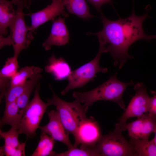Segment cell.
Listing matches in <instances>:
<instances>
[{
	"instance_id": "cell-18",
	"label": "cell",
	"mask_w": 156,
	"mask_h": 156,
	"mask_svg": "<svg viewBox=\"0 0 156 156\" xmlns=\"http://www.w3.org/2000/svg\"><path fill=\"white\" fill-rule=\"evenodd\" d=\"M129 142L134 148L137 156H156V145L153 140L129 137Z\"/></svg>"
},
{
	"instance_id": "cell-26",
	"label": "cell",
	"mask_w": 156,
	"mask_h": 156,
	"mask_svg": "<svg viewBox=\"0 0 156 156\" xmlns=\"http://www.w3.org/2000/svg\"><path fill=\"white\" fill-rule=\"evenodd\" d=\"M96 8L97 11L100 13L102 12L101 6L104 4L107 3L112 4V0H87Z\"/></svg>"
},
{
	"instance_id": "cell-6",
	"label": "cell",
	"mask_w": 156,
	"mask_h": 156,
	"mask_svg": "<svg viewBox=\"0 0 156 156\" xmlns=\"http://www.w3.org/2000/svg\"><path fill=\"white\" fill-rule=\"evenodd\" d=\"M122 131H114L102 135L94 147L99 156H137L132 146L122 135Z\"/></svg>"
},
{
	"instance_id": "cell-22",
	"label": "cell",
	"mask_w": 156,
	"mask_h": 156,
	"mask_svg": "<svg viewBox=\"0 0 156 156\" xmlns=\"http://www.w3.org/2000/svg\"><path fill=\"white\" fill-rule=\"evenodd\" d=\"M53 156H99V155L94 148L81 146L80 148L74 147L64 152H55Z\"/></svg>"
},
{
	"instance_id": "cell-9",
	"label": "cell",
	"mask_w": 156,
	"mask_h": 156,
	"mask_svg": "<svg viewBox=\"0 0 156 156\" xmlns=\"http://www.w3.org/2000/svg\"><path fill=\"white\" fill-rule=\"evenodd\" d=\"M51 4L44 9L35 13L25 14L31 19V25L28 31V38L32 40L34 39L33 34L41 25L49 21H53L57 16L62 15L64 17L69 16L65 11L63 0H52Z\"/></svg>"
},
{
	"instance_id": "cell-30",
	"label": "cell",
	"mask_w": 156,
	"mask_h": 156,
	"mask_svg": "<svg viewBox=\"0 0 156 156\" xmlns=\"http://www.w3.org/2000/svg\"><path fill=\"white\" fill-rule=\"evenodd\" d=\"M154 133H155V136L154 138L152 140L154 143L156 145V131Z\"/></svg>"
},
{
	"instance_id": "cell-21",
	"label": "cell",
	"mask_w": 156,
	"mask_h": 156,
	"mask_svg": "<svg viewBox=\"0 0 156 156\" xmlns=\"http://www.w3.org/2000/svg\"><path fill=\"white\" fill-rule=\"evenodd\" d=\"M143 115V120L141 139L148 140L151 135L156 131V116L148 112Z\"/></svg>"
},
{
	"instance_id": "cell-13",
	"label": "cell",
	"mask_w": 156,
	"mask_h": 156,
	"mask_svg": "<svg viewBox=\"0 0 156 156\" xmlns=\"http://www.w3.org/2000/svg\"><path fill=\"white\" fill-rule=\"evenodd\" d=\"M18 58L14 56L8 58L0 70V102L4 97L12 78L18 71L19 66Z\"/></svg>"
},
{
	"instance_id": "cell-11",
	"label": "cell",
	"mask_w": 156,
	"mask_h": 156,
	"mask_svg": "<svg viewBox=\"0 0 156 156\" xmlns=\"http://www.w3.org/2000/svg\"><path fill=\"white\" fill-rule=\"evenodd\" d=\"M49 121L45 126H39L38 128L55 141L60 142L66 145L69 150L74 146L70 140L69 132L64 127L58 113L52 110L48 113Z\"/></svg>"
},
{
	"instance_id": "cell-3",
	"label": "cell",
	"mask_w": 156,
	"mask_h": 156,
	"mask_svg": "<svg viewBox=\"0 0 156 156\" xmlns=\"http://www.w3.org/2000/svg\"><path fill=\"white\" fill-rule=\"evenodd\" d=\"M17 6L15 18L10 27V32L7 37H0V48L12 45L14 51V56L18 58L21 52L27 49L31 42L27 36L30 26L25 23L23 9L25 7L23 0H12Z\"/></svg>"
},
{
	"instance_id": "cell-27",
	"label": "cell",
	"mask_w": 156,
	"mask_h": 156,
	"mask_svg": "<svg viewBox=\"0 0 156 156\" xmlns=\"http://www.w3.org/2000/svg\"><path fill=\"white\" fill-rule=\"evenodd\" d=\"M153 96L150 98L149 107L148 112L156 116V92L151 91Z\"/></svg>"
},
{
	"instance_id": "cell-28",
	"label": "cell",
	"mask_w": 156,
	"mask_h": 156,
	"mask_svg": "<svg viewBox=\"0 0 156 156\" xmlns=\"http://www.w3.org/2000/svg\"><path fill=\"white\" fill-rule=\"evenodd\" d=\"M25 8L29 10V8H28L27 5V0H23Z\"/></svg>"
},
{
	"instance_id": "cell-4",
	"label": "cell",
	"mask_w": 156,
	"mask_h": 156,
	"mask_svg": "<svg viewBox=\"0 0 156 156\" xmlns=\"http://www.w3.org/2000/svg\"><path fill=\"white\" fill-rule=\"evenodd\" d=\"M49 86L52 97L48 99L47 103L50 105H53L56 107L65 128L75 138L80 124L88 118L87 112L80 102L76 99L71 102L63 100L56 94L52 87Z\"/></svg>"
},
{
	"instance_id": "cell-17",
	"label": "cell",
	"mask_w": 156,
	"mask_h": 156,
	"mask_svg": "<svg viewBox=\"0 0 156 156\" xmlns=\"http://www.w3.org/2000/svg\"><path fill=\"white\" fill-rule=\"evenodd\" d=\"M64 6L70 13L85 20L94 16L90 12L88 5L85 0H63Z\"/></svg>"
},
{
	"instance_id": "cell-10",
	"label": "cell",
	"mask_w": 156,
	"mask_h": 156,
	"mask_svg": "<svg viewBox=\"0 0 156 156\" xmlns=\"http://www.w3.org/2000/svg\"><path fill=\"white\" fill-rule=\"evenodd\" d=\"M102 135L97 122L92 117H88L80 124L73 146L77 147L81 144V146L94 148Z\"/></svg>"
},
{
	"instance_id": "cell-14",
	"label": "cell",
	"mask_w": 156,
	"mask_h": 156,
	"mask_svg": "<svg viewBox=\"0 0 156 156\" xmlns=\"http://www.w3.org/2000/svg\"><path fill=\"white\" fill-rule=\"evenodd\" d=\"M25 112L20 109L16 101L6 103L3 116L0 120V127L8 125L18 130Z\"/></svg>"
},
{
	"instance_id": "cell-29",
	"label": "cell",
	"mask_w": 156,
	"mask_h": 156,
	"mask_svg": "<svg viewBox=\"0 0 156 156\" xmlns=\"http://www.w3.org/2000/svg\"><path fill=\"white\" fill-rule=\"evenodd\" d=\"M34 0H27V5L28 8L29 9L30 7L32 2Z\"/></svg>"
},
{
	"instance_id": "cell-8",
	"label": "cell",
	"mask_w": 156,
	"mask_h": 156,
	"mask_svg": "<svg viewBox=\"0 0 156 156\" xmlns=\"http://www.w3.org/2000/svg\"><path fill=\"white\" fill-rule=\"evenodd\" d=\"M134 89L136 93L120 118L119 122L121 125L127 123V121L131 118L140 117L148 112L150 97L145 85L142 83H138Z\"/></svg>"
},
{
	"instance_id": "cell-12",
	"label": "cell",
	"mask_w": 156,
	"mask_h": 156,
	"mask_svg": "<svg viewBox=\"0 0 156 156\" xmlns=\"http://www.w3.org/2000/svg\"><path fill=\"white\" fill-rule=\"evenodd\" d=\"M65 18L60 16L53 21L49 35L42 44L45 50H50L53 46H62L69 42V33L65 24Z\"/></svg>"
},
{
	"instance_id": "cell-25",
	"label": "cell",
	"mask_w": 156,
	"mask_h": 156,
	"mask_svg": "<svg viewBox=\"0 0 156 156\" xmlns=\"http://www.w3.org/2000/svg\"><path fill=\"white\" fill-rule=\"evenodd\" d=\"M143 120V117L142 115L138 117L135 121L125 124L124 131H128L129 137L141 138Z\"/></svg>"
},
{
	"instance_id": "cell-20",
	"label": "cell",
	"mask_w": 156,
	"mask_h": 156,
	"mask_svg": "<svg viewBox=\"0 0 156 156\" xmlns=\"http://www.w3.org/2000/svg\"><path fill=\"white\" fill-rule=\"evenodd\" d=\"M35 67L34 66H26L21 68L12 78L8 87L24 84L28 78L33 76Z\"/></svg>"
},
{
	"instance_id": "cell-15",
	"label": "cell",
	"mask_w": 156,
	"mask_h": 156,
	"mask_svg": "<svg viewBox=\"0 0 156 156\" xmlns=\"http://www.w3.org/2000/svg\"><path fill=\"white\" fill-rule=\"evenodd\" d=\"M12 1L0 0V37L5 36L8 34L7 29L14 22L16 15Z\"/></svg>"
},
{
	"instance_id": "cell-1",
	"label": "cell",
	"mask_w": 156,
	"mask_h": 156,
	"mask_svg": "<svg viewBox=\"0 0 156 156\" xmlns=\"http://www.w3.org/2000/svg\"><path fill=\"white\" fill-rule=\"evenodd\" d=\"M134 6L132 13L126 18H120L116 21L110 20L101 12V19L103 27L100 31L87 34L96 35L99 41L105 47V53L109 52L112 57L114 64H119L121 69L127 60L133 57L130 55L128 51L130 46L135 42L144 40L147 42L156 39V35H148L144 32L143 23L144 20L150 17L148 15L150 8H146V12L140 16L135 13Z\"/></svg>"
},
{
	"instance_id": "cell-16",
	"label": "cell",
	"mask_w": 156,
	"mask_h": 156,
	"mask_svg": "<svg viewBox=\"0 0 156 156\" xmlns=\"http://www.w3.org/2000/svg\"><path fill=\"white\" fill-rule=\"evenodd\" d=\"M49 63L45 67L46 71L53 75L55 80L68 78L72 71L68 64L62 58H57L52 55L49 59Z\"/></svg>"
},
{
	"instance_id": "cell-7",
	"label": "cell",
	"mask_w": 156,
	"mask_h": 156,
	"mask_svg": "<svg viewBox=\"0 0 156 156\" xmlns=\"http://www.w3.org/2000/svg\"><path fill=\"white\" fill-rule=\"evenodd\" d=\"M99 42V49L96 57L90 62L72 71L68 78V84L62 91V95H65L73 89L83 87L93 80L98 73H105L107 71V68L100 66V59L102 53H105V47L102 43Z\"/></svg>"
},
{
	"instance_id": "cell-5",
	"label": "cell",
	"mask_w": 156,
	"mask_h": 156,
	"mask_svg": "<svg viewBox=\"0 0 156 156\" xmlns=\"http://www.w3.org/2000/svg\"><path fill=\"white\" fill-rule=\"evenodd\" d=\"M40 89L38 83L34 92V97L25 110L18 129L20 134L26 135L27 139L33 138L36 135L42 119L50 106L41 99Z\"/></svg>"
},
{
	"instance_id": "cell-2",
	"label": "cell",
	"mask_w": 156,
	"mask_h": 156,
	"mask_svg": "<svg viewBox=\"0 0 156 156\" xmlns=\"http://www.w3.org/2000/svg\"><path fill=\"white\" fill-rule=\"evenodd\" d=\"M116 73L107 81L94 89L83 92H74L73 97L80 102L87 112L89 108L98 101H108L116 103L124 110V102L122 97L127 88L133 84V81L125 83L119 80Z\"/></svg>"
},
{
	"instance_id": "cell-24",
	"label": "cell",
	"mask_w": 156,
	"mask_h": 156,
	"mask_svg": "<svg viewBox=\"0 0 156 156\" xmlns=\"http://www.w3.org/2000/svg\"><path fill=\"white\" fill-rule=\"evenodd\" d=\"M19 134L18 130L12 127L6 132L0 130V137L4 139V145L13 148H17L20 143L18 139Z\"/></svg>"
},
{
	"instance_id": "cell-19",
	"label": "cell",
	"mask_w": 156,
	"mask_h": 156,
	"mask_svg": "<svg viewBox=\"0 0 156 156\" xmlns=\"http://www.w3.org/2000/svg\"><path fill=\"white\" fill-rule=\"evenodd\" d=\"M38 146L31 156H53V151L55 140L51 136L42 132Z\"/></svg>"
},
{
	"instance_id": "cell-23",
	"label": "cell",
	"mask_w": 156,
	"mask_h": 156,
	"mask_svg": "<svg viewBox=\"0 0 156 156\" xmlns=\"http://www.w3.org/2000/svg\"><path fill=\"white\" fill-rule=\"evenodd\" d=\"M30 83L29 79L23 84L8 87L4 95L5 103L15 101L26 91Z\"/></svg>"
}]
</instances>
